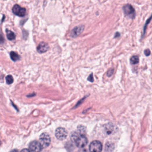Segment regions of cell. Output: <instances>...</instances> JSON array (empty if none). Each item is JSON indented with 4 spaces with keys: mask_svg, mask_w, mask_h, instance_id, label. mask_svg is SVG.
<instances>
[{
    "mask_svg": "<svg viewBox=\"0 0 152 152\" xmlns=\"http://www.w3.org/2000/svg\"><path fill=\"white\" fill-rule=\"evenodd\" d=\"M71 139L73 142L75 144L77 147L79 148H83L85 147L88 140L85 135H81L76 132H73L71 135Z\"/></svg>",
    "mask_w": 152,
    "mask_h": 152,
    "instance_id": "1",
    "label": "cell"
},
{
    "mask_svg": "<svg viewBox=\"0 0 152 152\" xmlns=\"http://www.w3.org/2000/svg\"><path fill=\"white\" fill-rule=\"evenodd\" d=\"M123 11L125 16L134 19L135 17V11L133 7L130 4H126L125 5L123 8Z\"/></svg>",
    "mask_w": 152,
    "mask_h": 152,
    "instance_id": "2",
    "label": "cell"
},
{
    "mask_svg": "<svg viewBox=\"0 0 152 152\" xmlns=\"http://www.w3.org/2000/svg\"><path fill=\"white\" fill-rule=\"evenodd\" d=\"M39 142L43 148L48 147L50 143V138L48 134L46 132L42 134L39 138Z\"/></svg>",
    "mask_w": 152,
    "mask_h": 152,
    "instance_id": "3",
    "label": "cell"
},
{
    "mask_svg": "<svg viewBox=\"0 0 152 152\" xmlns=\"http://www.w3.org/2000/svg\"><path fill=\"white\" fill-rule=\"evenodd\" d=\"M12 11L15 15L19 17H24L26 14V8L21 7L18 4H15L13 6Z\"/></svg>",
    "mask_w": 152,
    "mask_h": 152,
    "instance_id": "4",
    "label": "cell"
},
{
    "mask_svg": "<svg viewBox=\"0 0 152 152\" xmlns=\"http://www.w3.org/2000/svg\"><path fill=\"white\" fill-rule=\"evenodd\" d=\"M90 152H101L102 150V143L99 141H92L89 145Z\"/></svg>",
    "mask_w": 152,
    "mask_h": 152,
    "instance_id": "5",
    "label": "cell"
},
{
    "mask_svg": "<svg viewBox=\"0 0 152 152\" xmlns=\"http://www.w3.org/2000/svg\"><path fill=\"white\" fill-rule=\"evenodd\" d=\"M67 131L62 127L58 128L55 131V136L59 140H64L67 137Z\"/></svg>",
    "mask_w": 152,
    "mask_h": 152,
    "instance_id": "6",
    "label": "cell"
},
{
    "mask_svg": "<svg viewBox=\"0 0 152 152\" xmlns=\"http://www.w3.org/2000/svg\"><path fill=\"white\" fill-rule=\"evenodd\" d=\"M84 30V26L83 24L78 25L72 28V30L70 33V36L73 38L77 37L83 32Z\"/></svg>",
    "mask_w": 152,
    "mask_h": 152,
    "instance_id": "7",
    "label": "cell"
},
{
    "mask_svg": "<svg viewBox=\"0 0 152 152\" xmlns=\"http://www.w3.org/2000/svg\"><path fill=\"white\" fill-rule=\"evenodd\" d=\"M42 147L39 141H33L29 144V150L30 152H41Z\"/></svg>",
    "mask_w": 152,
    "mask_h": 152,
    "instance_id": "8",
    "label": "cell"
},
{
    "mask_svg": "<svg viewBox=\"0 0 152 152\" xmlns=\"http://www.w3.org/2000/svg\"><path fill=\"white\" fill-rule=\"evenodd\" d=\"M49 49V45L46 42H42L39 44L37 48V51L40 53H42L48 51Z\"/></svg>",
    "mask_w": 152,
    "mask_h": 152,
    "instance_id": "9",
    "label": "cell"
},
{
    "mask_svg": "<svg viewBox=\"0 0 152 152\" xmlns=\"http://www.w3.org/2000/svg\"><path fill=\"white\" fill-rule=\"evenodd\" d=\"M6 35H7V39L10 40H12L15 39V34L11 30L6 29Z\"/></svg>",
    "mask_w": 152,
    "mask_h": 152,
    "instance_id": "10",
    "label": "cell"
},
{
    "mask_svg": "<svg viewBox=\"0 0 152 152\" xmlns=\"http://www.w3.org/2000/svg\"><path fill=\"white\" fill-rule=\"evenodd\" d=\"M115 125H112V124H108L107 125H106L105 126V131L108 134H110L111 133H113L114 132V131H115Z\"/></svg>",
    "mask_w": 152,
    "mask_h": 152,
    "instance_id": "11",
    "label": "cell"
},
{
    "mask_svg": "<svg viewBox=\"0 0 152 152\" xmlns=\"http://www.w3.org/2000/svg\"><path fill=\"white\" fill-rule=\"evenodd\" d=\"M114 149V145L111 142H107L105 145V152H112Z\"/></svg>",
    "mask_w": 152,
    "mask_h": 152,
    "instance_id": "12",
    "label": "cell"
},
{
    "mask_svg": "<svg viewBox=\"0 0 152 152\" xmlns=\"http://www.w3.org/2000/svg\"><path fill=\"white\" fill-rule=\"evenodd\" d=\"M10 58L13 61H17L18 60H19L20 59V55H18L14 51H11L10 52Z\"/></svg>",
    "mask_w": 152,
    "mask_h": 152,
    "instance_id": "13",
    "label": "cell"
},
{
    "mask_svg": "<svg viewBox=\"0 0 152 152\" xmlns=\"http://www.w3.org/2000/svg\"><path fill=\"white\" fill-rule=\"evenodd\" d=\"M151 19H152V15H151V16L148 18V20L146 21V22H145V24H144V27H143V33H142V37H144V36L145 35V31H146V30H147V26H148V24L150 23V22L151 21Z\"/></svg>",
    "mask_w": 152,
    "mask_h": 152,
    "instance_id": "14",
    "label": "cell"
},
{
    "mask_svg": "<svg viewBox=\"0 0 152 152\" xmlns=\"http://www.w3.org/2000/svg\"><path fill=\"white\" fill-rule=\"evenodd\" d=\"M139 62V58L138 56H132L130 59V62L131 64H137Z\"/></svg>",
    "mask_w": 152,
    "mask_h": 152,
    "instance_id": "15",
    "label": "cell"
},
{
    "mask_svg": "<svg viewBox=\"0 0 152 152\" xmlns=\"http://www.w3.org/2000/svg\"><path fill=\"white\" fill-rule=\"evenodd\" d=\"M78 130L79 132V134L81 135H85L86 133V129L83 125H80L78 127Z\"/></svg>",
    "mask_w": 152,
    "mask_h": 152,
    "instance_id": "16",
    "label": "cell"
},
{
    "mask_svg": "<svg viewBox=\"0 0 152 152\" xmlns=\"http://www.w3.org/2000/svg\"><path fill=\"white\" fill-rule=\"evenodd\" d=\"M6 83L8 84H11L13 83V78L12 77L11 75H8L6 77Z\"/></svg>",
    "mask_w": 152,
    "mask_h": 152,
    "instance_id": "17",
    "label": "cell"
},
{
    "mask_svg": "<svg viewBox=\"0 0 152 152\" xmlns=\"http://www.w3.org/2000/svg\"><path fill=\"white\" fill-rule=\"evenodd\" d=\"M150 53H151V52H150V49H145V50H144V54L145 55V56H149V55H150Z\"/></svg>",
    "mask_w": 152,
    "mask_h": 152,
    "instance_id": "18",
    "label": "cell"
},
{
    "mask_svg": "<svg viewBox=\"0 0 152 152\" xmlns=\"http://www.w3.org/2000/svg\"><path fill=\"white\" fill-rule=\"evenodd\" d=\"M113 72V69H110L107 71V76H111Z\"/></svg>",
    "mask_w": 152,
    "mask_h": 152,
    "instance_id": "19",
    "label": "cell"
},
{
    "mask_svg": "<svg viewBox=\"0 0 152 152\" xmlns=\"http://www.w3.org/2000/svg\"><path fill=\"white\" fill-rule=\"evenodd\" d=\"M88 80L90 81H91V82H93V74H91L89 75V77H88Z\"/></svg>",
    "mask_w": 152,
    "mask_h": 152,
    "instance_id": "20",
    "label": "cell"
},
{
    "mask_svg": "<svg viewBox=\"0 0 152 152\" xmlns=\"http://www.w3.org/2000/svg\"><path fill=\"white\" fill-rule=\"evenodd\" d=\"M20 152H30V150H28L27 148H24Z\"/></svg>",
    "mask_w": 152,
    "mask_h": 152,
    "instance_id": "21",
    "label": "cell"
},
{
    "mask_svg": "<svg viewBox=\"0 0 152 152\" xmlns=\"http://www.w3.org/2000/svg\"><path fill=\"white\" fill-rule=\"evenodd\" d=\"M119 36H120V34H119V33H118V32H116V33H115V35L114 37H115V38H116V37H119Z\"/></svg>",
    "mask_w": 152,
    "mask_h": 152,
    "instance_id": "22",
    "label": "cell"
},
{
    "mask_svg": "<svg viewBox=\"0 0 152 152\" xmlns=\"http://www.w3.org/2000/svg\"><path fill=\"white\" fill-rule=\"evenodd\" d=\"M10 152H18L17 150H12V151H11Z\"/></svg>",
    "mask_w": 152,
    "mask_h": 152,
    "instance_id": "23",
    "label": "cell"
}]
</instances>
